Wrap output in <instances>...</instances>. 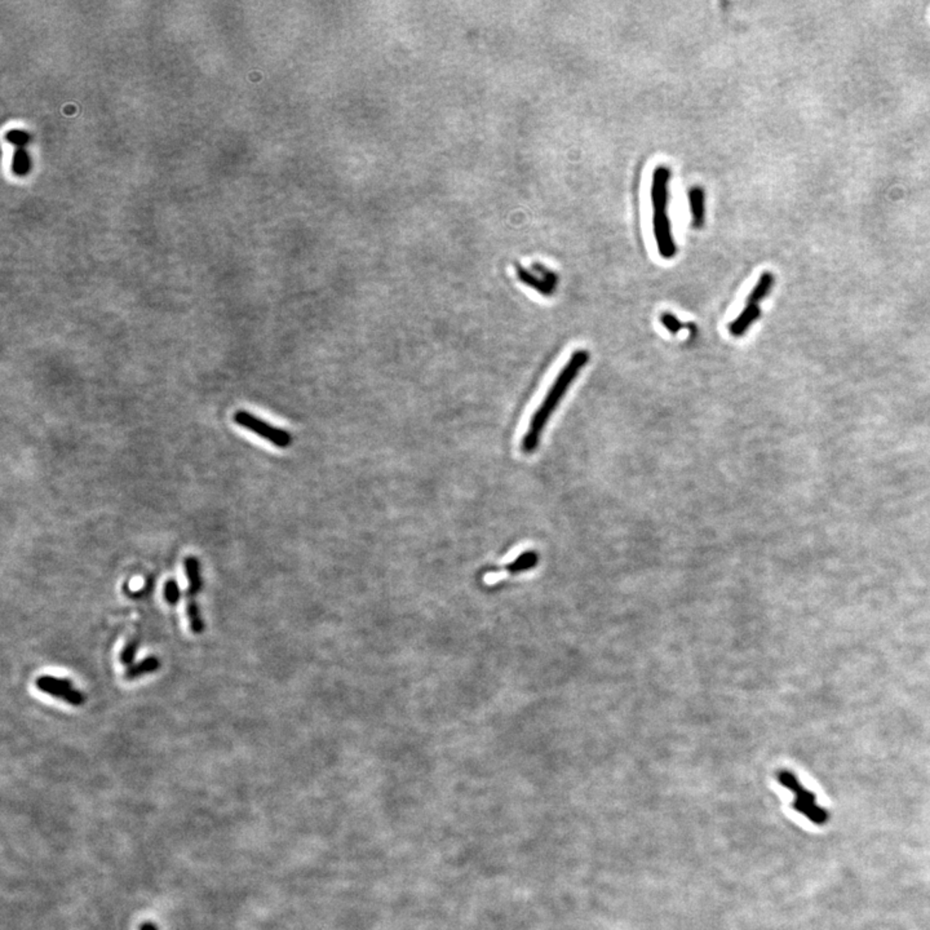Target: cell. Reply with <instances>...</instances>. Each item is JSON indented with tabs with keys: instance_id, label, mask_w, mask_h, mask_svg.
I'll return each instance as SVG.
<instances>
[{
	"instance_id": "1",
	"label": "cell",
	"mask_w": 930,
	"mask_h": 930,
	"mask_svg": "<svg viewBox=\"0 0 930 930\" xmlns=\"http://www.w3.org/2000/svg\"><path fill=\"white\" fill-rule=\"evenodd\" d=\"M588 361H590V353L585 349H578L566 362L558 377H556L551 389L546 393V398L543 399L539 408L532 415L530 425L526 430L521 443L524 454H532L538 449L540 437L546 428V423L551 419L552 413L560 405L568 388L574 383V380L585 367Z\"/></svg>"
},
{
	"instance_id": "2",
	"label": "cell",
	"mask_w": 930,
	"mask_h": 930,
	"mask_svg": "<svg viewBox=\"0 0 930 930\" xmlns=\"http://www.w3.org/2000/svg\"><path fill=\"white\" fill-rule=\"evenodd\" d=\"M671 178V172L665 167L659 166L654 171L653 184H651V202L654 207V234L657 241L659 255L665 260L674 258L676 243L672 234L671 222L668 219L667 206H668V183Z\"/></svg>"
},
{
	"instance_id": "3",
	"label": "cell",
	"mask_w": 930,
	"mask_h": 930,
	"mask_svg": "<svg viewBox=\"0 0 930 930\" xmlns=\"http://www.w3.org/2000/svg\"><path fill=\"white\" fill-rule=\"evenodd\" d=\"M776 778H778V782L781 783L783 787H786L787 790H790L793 793L795 800H793L792 806L796 812L803 814L814 825H818V826L826 825L828 820H829V814L823 808H820V805L817 804L815 795L805 788L804 786L798 781L796 775L791 773L788 770H781V771H778Z\"/></svg>"
},
{
	"instance_id": "4",
	"label": "cell",
	"mask_w": 930,
	"mask_h": 930,
	"mask_svg": "<svg viewBox=\"0 0 930 930\" xmlns=\"http://www.w3.org/2000/svg\"><path fill=\"white\" fill-rule=\"evenodd\" d=\"M233 420L239 427L250 430L253 435H256L260 438L272 443L275 447L287 449L292 443V436L288 433L287 430L275 428L273 425H270L269 423H266L265 420L252 415L248 411H244V410L236 411L233 415Z\"/></svg>"
},
{
	"instance_id": "5",
	"label": "cell",
	"mask_w": 930,
	"mask_h": 930,
	"mask_svg": "<svg viewBox=\"0 0 930 930\" xmlns=\"http://www.w3.org/2000/svg\"><path fill=\"white\" fill-rule=\"evenodd\" d=\"M35 687H38V690L43 691L45 694L67 701V704L74 707H81L86 701L84 694L78 689H75L70 679H59L53 676H40L35 679Z\"/></svg>"
},
{
	"instance_id": "6",
	"label": "cell",
	"mask_w": 930,
	"mask_h": 930,
	"mask_svg": "<svg viewBox=\"0 0 930 930\" xmlns=\"http://www.w3.org/2000/svg\"><path fill=\"white\" fill-rule=\"evenodd\" d=\"M689 205L693 226L701 229L706 224V193L703 188L694 186L689 190Z\"/></svg>"
},
{
	"instance_id": "7",
	"label": "cell",
	"mask_w": 930,
	"mask_h": 930,
	"mask_svg": "<svg viewBox=\"0 0 930 930\" xmlns=\"http://www.w3.org/2000/svg\"><path fill=\"white\" fill-rule=\"evenodd\" d=\"M761 310L759 305H752L747 304L746 308L742 310V313L738 317L735 318L730 326H729V333L735 338H740L748 331V328L759 319L760 317Z\"/></svg>"
},
{
	"instance_id": "8",
	"label": "cell",
	"mask_w": 930,
	"mask_h": 930,
	"mask_svg": "<svg viewBox=\"0 0 930 930\" xmlns=\"http://www.w3.org/2000/svg\"><path fill=\"white\" fill-rule=\"evenodd\" d=\"M515 269H516V274L517 277H518V280L522 282L524 285H526L527 287L532 288L534 291L539 292L540 295H553L554 289H556V288L552 287L551 285H548L543 278H540L538 274L534 273L532 269H526L524 266L521 265V264H517V263L515 264Z\"/></svg>"
},
{
	"instance_id": "9",
	"label": "cell",
	"mask_w": 930,
	"mask_h": 930,
	"mask_svg": "<svg viewBox=\"0 0 930 930\" xmlns=\"http://www.w3.org/2000/svg\"><path fill=\"white\" fill-rule=\"evenodd\" d=\"M185 575L188 578L189 582V588H188V598H197L202 591L203 587V580H202V570H200V562L197 557L189 556L184 560Z\"/></svg>"
},
{
	"instance_id": "10",
	"label": "cell",
	"mask_w": 930,
	"mask_h": 930,
	"mask_svg": "<svg viewBox=\"0 0 930 930\" xmlns=\"http://www.w3.org/2000/svg\"><path fill=\"white\" fill-rule=\"evenodd\" d=\"M773 285H774V275L773 274L770 272L761 274L760 280L757 281L756 286L751 291V294L747 297V304L759 305L761 300H764L770 294Z\"/></svg>"
},
{
	"instance_id": "11",
	"label": "cell",
	"mask_w": 930,
	"mask_h": 930,
	"mask_svg": "<svg viewBox=\"0 0 930 930\" xmlns=\"http://www.w3.org/2000/svg\"><path fill=\"white\" fill-rule=\"evenodd\" d=\"M159 668H161V660L156 657H149L144 659V660H141L139 663H136V665H131L125 673V679L127 681L140 679L145 674H150L153 672L158 671Z\"/></svg>"
},
{
	"instance_id": "12",
	"label": "cell",
	"mask_w": 930,
	"mask_h": 930,
	"mask_svg": "<svg viewBox=\"0 0 930 930\" xmlns=\"http://www.w3.org/2000/svg\"><path fill=\"white\" fill-rule=\"evenodd\" d=\"M186 615L189 619V626L194 635H200L205 631V623L200 614V605L197 598H188L186 601Z\"/></svg>"
},
{
	"instance_id": "13",
	"label": "cell",
	"mask_w": 930,
	"mask_h": 930,
	"mask_svg": "<svg viewBox=\"0 0 930 930\" xmlns=\"http://www.w3.org/2000/svg\"><path fill=\"white\" fill-rule=\"evenodd\" d=\"M139 648H140V638L137 636H133L132 638L128 640V643L125 645L120 653V663L126 665H132Z\"/></svg>"
},
{
	"instance_id": "14",
	"label": "cell",
	"mask_w": 930,
	"mask_h": 930,
	"mask_svg": "<svg viewBox=\"0 0 930 930\" xmlns=\"http://www.w3.org/2000/svg\"><path fill=\"white\" fill-rule=\"evenodd\" d=\"M180 597H181V591L178 582L173 579L167 580L164 584V598L167 604L171 606L178 605Z\"/></svg>"
},
{
	"instance_id": "15",
	"label": "cell",
	"mask_w": 930,
	"mask_h": 930,
	"mask_svg": "<svg viewBox=\"0 0 930 930\" xmlns=\"http://www.w3.org/2000/svg\"><path fill=\"white\" fill-rule=\"evenodd\" d=\"M530 269H532L534 273L538 274L540 278H543V280H544V281H546V283H548V285H551L552 287L556 288V286H557V283H558V277H557V275H556V273H554V272H552L551 269H548L546 266L543 265V264H540V263H534V264H532V268H530Z\"/></svg>"
},
{
	"instance_id": "16",
	"label": "cell",
	"mask_w": 930,
	"mask_h": 930,
	"mask_svg": "<svg viewBox=\"0 0 930 930\" xmlns=\"http://www.w3.org/2000/svg\"><path fill=\"white\" fill-rule=\"evenodd\" d=\"M660 322L673 335H676L682 328V323L679 322V318L676 317L674 314H672V313H668V311H665L660 316Z\"/></svg>"
},
{
	"instance_id": "17",
	"label": "cell",
	"mask_w": 930,
	"mask_h": 930,
	"mask_svg": "<svg viewBox=\"0 0 930 930\" xmlns=\"http://www.w3.org/2000/svg\"><path fill=\"white\" fill-rule=\"evenodd\" d=\"M140 930H156V926H155L154 924L145 923L141 925Z\"/></svg>"
}]
</instances>
